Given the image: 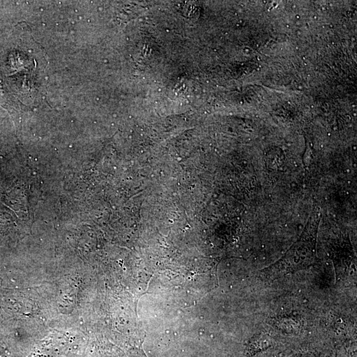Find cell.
Masks as SVG:
<instances>
[{"label": "cell", "instance_id": "cell-1", "mask_svg": "<svg viewBox=\"0 0 357 357\" xmlns=\"http://www.w3.org/2000/svg\"><path fill=\"white\" fill-rule=\"evenodd\" d=\"M296 17L297 18L298 20H300V15H296Z\"/></svg>", "mask_w": 357, "mask_h": 357}]
</instances>
